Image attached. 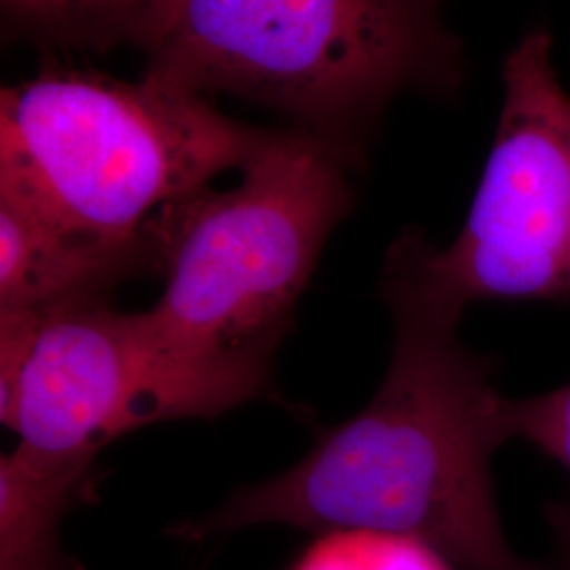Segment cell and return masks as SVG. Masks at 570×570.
<instances>
[{
	"instance_id": "10",
	"label": "cell",
	"mask_w": 570,
	"mask_h": 570,
	"mask_svg": "<svg viewBox=\"0 0 570 570\" xmlns=\"http://www.w3.org/2000/svg\"><path fill=\"white\" fill-rule=\"evenodd\" d=\"M294 570H452V564L410 537L376 530H330L306 550Z\"/></svg>"
},
{
	"instance_id": "2",
	"label": "cell",
	"mask_w": 570,
	"mask_h": 570,
	"mask_svg": "<svg viewBox=\"0 0 570 570\" xmlns=\"http://www.w3.org/2000/svg\"><path fill=\"white\" fill-rule=\"evenodd\" d=\"M444 0H178L144 75L263 106L362 167L389 108L468 77Z\"/></svg>"
},
{
	"instance_id": "1",
	"label": "cell",
	"mask_w": 570,
	"mask_h": 570,
	"mask_svg": "<svg viewBox=\"0 0 570 570\" xmlns=\"http://www.w3.org/2000/svg\"><path fill=\"white\" fill-rule=\"evenodd\" d=\"M393 317L387 374L364 410L301 463L174 529L202 541L235 530H376L425 543L461 570H543L503 534L490 461L510 442L508 400L487 357L459 338L463 311L385 256Z\"/></svg>"
},
{
	"instance_id": "11",
	"label": "cell",
	"mask_w": 570,
	"mask_h": 570,
	"mask_svg": "<svg viewBox=\"0 0 570 570\" xmlns=\"http://www.w3.org/2000/svg\"><path fill=\"white\" fill-rule=\"evenodd\" d=\"M510 440H524L570 471V383L543 395L508 400Z\"/></svg>"
},
{
	"instance_id": "4",
	"label": "cell",
	"mask_w": 570,
	"mask_h": 570,
	"mask_svg": "<svg viewBox=\"0 0 570 570\" xmlns=\"http://www.w3.org/2000/svg\"><path fill=\"white\" fill-rule=\"evenodd\" d=\"M228 190L199 188L146 225L165 287L146 311L171 345L273 362L362 167L298 129H268Z\"/></svg>"
},
{
	"instance_id": "9",
	"label": "cell",
	"mask_w": 570,
	"mask_h": 570,
	"mask_svg": "<svg viewBox=\"0 0 570 570\" xmlns=\"http://www.w3.org/2000/svg\"><path fill=\"white\" fill-rule=\"evenodd\" d=\"M96 456L20 444L0 459V564L60 548V524L94 492Z\"/></svg>"
},
{
	"instance_id": "8",
	"label": "cell",
	"mask_w": 570,
	"mask_h": 570,
	"mask_svg": "<svg viewBox=\"0 0 570 570\" xmlns=\"http://www.w3.org/2000/svg\"><path fill=\"white\" fill-rule=\"evenodd\" d=\"M178 0H0L7 42L37 49L148 56L164 37Z\"/></svg>"
},
{
	"instance_id": "12",
	"label": "cell",
	"mask_w": 570,
	"mask_h": 570,
	"mask_svg": "<svg viewBox=\"0 0 570 570\" xmlns=\"http://www.w3.org/2000/svg\"><path fill=\"white\" fill-rule=\"evenodd\" d=\"M553 530V564L551 570H570V510L564 505H551L548 511Z\"/></svg>"
},
{
	"instance_id": "5",
	"label": "cell",
	"mask_w": 570,
	"mask_h": 570,
	"mask_svg": "<svg viewBox=\"0 0 570 570\" xmlns=\"http://www.w3.org/2000/svg\"><path fill=\"white\" fill-rule=\"evenodd\" d=\"M271 366L188 353L108 301L0 311V421L49 454L98 456L134 429L244 406L271 393Z\"/></svg>"
},
{
	"instance_id": "3",
	"label": "cell",
	"mask_w": 570,
	"mask_h": 570,
	"mask_svg": "<svg viewBox=\"0 0 570 570\" xmlns=\"http://www.w3.org/2000/svg\"><path fill=\"white\" fill-rule=\"evenodd\" d=\"M268 129L142 75L49 66L0 94V193L106 244H136L167 204L242 169Z\"/></svg>"
},
{
	"instance_id": "13",
	"label": "cell",
	"mask_w": 570,
	"mask_h": 570,
	"mask_svg": "<svg viewBox=\"0 0 570 570\" xmlns=\"http://www.w3.org/2000/svg\"><path fill=\"white\" fill-rule=\"evenodd\" d=\"M0 570H82L72 558L63 556V551H51L30 560H20L11 564H0Z\"/></svg>"
},
{
	"instance_id": "6",
	"label": "cell",
	"mask_w": 570,
	"mask_h": 570,
	"mask_svg": "<svg viewBox=\"0 0 570 570\" xmlns=\"http://www.w3.org/2000/svg\"><path fill=\"white\" fill-rule=\"evenodd\" d=\"M501 79L497 131L465 225L446 247L410 228L387 249L461 311L492 298H570V94L546 28L518 41Z\"/></svg>"
},
{
	"instance_id": "7",
	"label": "cell",
	"mask_w": 570,
	"mask_h": 570,
	"mask_svg": "<svg viewBox=\"0 0 570 570\" xmlns=\"http://www.w3.org/2000/svg\"><path fill=\"white\" fill-rule=\"evenodd\" d=\"M155 268L148 235L106 244L0 193V311L45 313L108 301L117 285Z\"/></svg>"
}]
</instances>
